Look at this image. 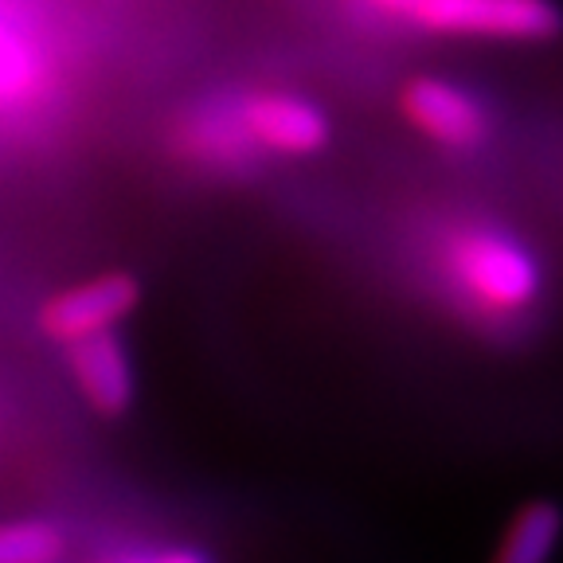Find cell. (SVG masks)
<instances>
[{"instance_id": "277c9868", "label": "cell", "mask_w": 563, "mask_h": 563, "mask_svg": "<svg viewBox=\"0 0 563 563\" xmlns=\"http://www.w3.org/2000/svg\"><path fill=\"white\" fill-rule=\"evenodd\" d=\"M141 282L130 271H106L70 290H59L40 306V333L55 344H70L79 336L118 329L137 309Z\"/></svg>"}, {"instance_id": "ba28073f", "label": "cell", "mask_w": 563, "mask_h": 563, "mask_svg": "<svg viewBox=\"0 0 563 563\" xmlns=\"http://www.w3.org/2000/svg\"><path fill=\"white\" fill-rule=\"evenodd\" d=\"M67 532L47 517L0 520V563H63Z\"/></svg>"}, {"instance_id": "9c48e42d", "label": "cell", "mask_w": 563, "mask_h": 563, "mask_svg": "<svg viewBox=\"0 0 563 563\" xmlns=\"http://www.w3.org/2000/svg\"><path fill=\"white\" fill-rule=\"evenodd\" d=\"M87 563H216V555L192 540H125L102 548Z\"/></svg>"}, {"instance_id": "6da1fadb", "label": "cell", "mask_w": 563, "mask_h": 563, "mask_svg": "<svg viewBox=\"0 0 563 563\" xmlns=\"http://www.w3.org/2000/svg\"><path fill=\"white\" fill-rule=\"evenodd\" d=\"M422 266L446 313L489 341L525 336L544 309L548 274L525 235L497 220L457 216L427 235Z\"/></svg>"}, {"instance_id": "3957f363", "label": "cell", "mask_w": 563, "mask_h": 563, "mask_svg": "<svg viewBox=\"0 0 563 563\" xmlns=\"http://www.w3.org/2000/svg\"><path fill=\"white\" fill-rule=\"evenodd\" d=\"M399 114L431 145L454 153L482 150L493 133V118L482 98L457 82L439 79V75H415L399 90Z\"/></svg>"}, {"instance_id": "8992f818", "label": "cell", "mask_w": 563, "mask_h": 563, "mask_svg": "<svg viewBox=\"0 0 563 563\" xmlns=\"http://www.w3.org/2000/svg\"><path fill=\"white\" fill-rule=\"evenodd\" d=\"M67 349V372L82 404L102 419H122L137 396V376H133L130 349L122 344L118 329L79 336L63 344Z\"/></svg>"}, {"instance_id": "52a82bcc", "label": "cell", "mask_w": 563, "mask_h": 563, "mask_svg": "<svg viewBox=\"0 0 563 563\" xmlns=\"http://www.w3.org/2000/svg\"><path fill=\"white\" fill-rule=\"evenodd\" d=\"M563 555V501L528 497L505 517L485 563H560Z\"/></svg>"}, {"instance_id": "5b68a950", "label": "cell", "mask_w": 563, "mask_h": 563, "mask_svg": "<svg viewBox=\"0 0 563 563\" xmlns=\"http://www.w3.org/2000/svg\"><path fill=\"white\" fill-rule=\"evenodd\" d=\"M239 125L255 150L278 153V157H313L333 137V122L321 106L298 95H282V90L243 98Z\"/></svg>"}, {"instance_id": "7a4b0ae2", "label": "cell", "mask_w": 563, "mask_h": 563, "mask_svg": "<svg viewBox=\"0 0 563 563\" xmlns=\"http://www.w3.org/2000/svg\"><path fill=\"white\" fill-rule=\"evenodd\" d=\"M376 16L427 35L485 44H544L563 27L552 0H364Z\"/></svg>"}]
</instances>
